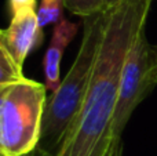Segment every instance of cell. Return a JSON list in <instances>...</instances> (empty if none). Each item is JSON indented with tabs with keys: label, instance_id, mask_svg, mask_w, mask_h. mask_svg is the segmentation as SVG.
Returning <instances> with one entry per match:
<instances>
[{
	"label": "cell",
	"instance_id": "6da1fadb",
	"mask_svg": "<svg viewBox=\"0 0 157 156\" xmlns=\"http://www.w3.org/2000/svg\"><path fill=\"white\" fill-rule=\"evenodd\" d=\"M153 0H121L106 11L95 68L83 109L55 156H112L121 140L112 137V119L125 57L144 29Z\"/></svg>",
	"mask_w": 157,
	"mask_h": 156
},
{
	"label": "cell",
	"instance_id": "7a4b0ae2",
	"mask_svg": "<svg viewBox=\"0 0 157 156\" xmlns=\"http://www.w3.org/2000/svg\"><path fill=\"white\" fill-rule=\"evenodd\" d=\"M106 24V11L84 18L83 39L73 65L47 101L39 148L55 156L87 98Z\"/></svg>",
	"mask_w": 157,
	"mask_h": 156
},
{
	"label": "cell",
	"instance_id": "3957f363",
	"mask_svg": "<svg viewBox=\"0 0 157 156\" xmlns=\"http://www.w3.org/2000/svg\"><path fill=\"white\" fill-rule=\"evenodd\" d=\"M47 90L28 77L0 86V156H25L39 148Z\"/></svg>",
	"mask_w": 157,
	"mask_h": 156
},
{
	"label": "cell",
	"instance_id": "277c9868",
	"mask_svg": "<svg viewBox=\"0 0 157 156\" xmlns=\"http://www.w3.org/2000/svg\"><path fill=\"white\" fill-rule=\"evenodd\" d=\"M153 64V47L149 46L144 28L134 39L123 66L117 104L112 119L110 130L112 137L116 140H121L124 127L130 120L132 112L155 86L152 76Z\"/></svg>",
	"mask_w": 157,
	"mask_h": 156
},
{
	"label": "cell",
	"instance_id": "5b68a950",
	"mask_svg": "<svg viewBox=\"0 0 157 156\" xmlns=\"http://www.w3.org/2000/svg\"><path fill=\"white\" fill-rule=\"evenodd\" d=\"M10 25L0 32V47H4L19 66L41 40L36 0H8Z\"/></svg>",
	"mask_w": 157,
	"mask_h": 156
},
{
	"label": "cell",
	"instance_id": "8992f818",
	"mask_svg": "<svg viewBox=\"0 0 157 156\" xmlns=\"http://www.w3.org/2000/svg\"><path fill=\"white\" fill-rule=\"evenodd\" d=\"M78 30V25L71 22L69 19L62 18L52 30L51 41L44 57V77L46 86L54 93L61 84V60L63 50L75 39Z\"/></svg>",
	"mask_w": 157,
	"mask_h": 156
},
{
	"label": "cell",
	"instance_id": "52a82bcc",
	"mask_svg": "<svg viewBox=\"0 0 157 156\" xmlns=\"http://www.w3.org/2000/svg\"><path fill=\"white\" fill-rule=\"evenodd\" d=\"M24 79L22 66L15 62V60L4 47H0V86L21 82Z\"/></svg>",
	"mask_w": 157,
	"mask_h": 156
},
{
	"label": "cell",
	"instance_id": "ba28073f",
	"mask_svg": "<svg viewBox=\"0 0 157 156\" xmlns=\"http://www.w3.org/2000/svg\"><path fill=\"white\" fill-rule=\"evenodd\" d=\"M65 6L63 0H41L37 8V19L39 25L43 29L51 24L57 25L62 17V7Z\"/></svg>",
	"mask_w": 157,
	"mask_h": 156
},
{
	"label": "cell",
	"instance_id": "9c48e42d",
	"mask_svg": "<svg viewBox=\"0 0 157 156\" xmlns=\"http://www.w3.org/2000/svg\"><path fill=\"white\" fill-rule=\"evenodd\" d=\"M71 13L81 17H90L103 11V0H63Z\"/></svg>",
	"mask_w": 157,
	"mask_h": 156
},
{
	"label": "cell",
	"instance_id": "30bf717a",
	"mask_svg": "<svg viewBox=\"0 0 157 156\" xmlns=\"http://www.w3.org/2000/svg\"><path fill=\"white\" fill-rule=\"evenodd\" d=\"M121 0H103V11H108L110 8H113L114 6H117Z\"/></svg>",
	"mask_w": 157,
	"mask_h": 156
},
{
	"label": "cell",
	"instance_id": "8fae6325",
	"mask_svg": "<svg viewBox=\"0 0 157 156\" xmlns=\"http://www.w3.org/2000/svg\"><path fill=\"white\" fill-rule=\"evenodd\" d=\"M120 154H123V146H121V148H119V149H117V151H116V152H114V154H113V155H112V156H119ZM36 156H52V155L47 154V152H44V151H43V149L37 148V149H36Z\"/></svg>",
	"mask_w": 157,
	"mask_h": 156
},
{
	"label": "cell",
	"instance_id": "7c38bea8",
	"mask_svg": "<svg viewBox=\"0 0 157 156\" xmlns=\"http://www.w3.org/2000/svg\"><path fill=\"white\" fill-rule=\"evenodd\" d=\"M152 76H153V82H155V84H157V66H153Z\"/></svg>",
	"mask_w": 157,
	"mask_h": 156
},
{
	"label": "cell",
	"instance_id": "4fadbf2b",
	"mask_svg": "<svg viewBox=\"0 0 157 156\" xmlns=\"http://www.w3.org/2000/svg\"><path fill=\"white\" fill-rule=\"evenodd\" d=\"M153 55H155V64H153V66H157V47L153 49Z\"/></svg>",
	"mask_w": 157,
	"mask_h": 156
},
{
	"label": "cell",
	"instance_id": "5bb4252c",
	"mask_svg": "<svg viewBox=\"0 0 157 156\" xmlns=\"http://www.w3.org/2000/svg\"><path fill=\"white\" fill-rule=\"evenodd\" d=\"M25 156H36V151L32 152V154H29V155H25Z\"/></svg>",
	"mask_w": 157,
	"mask_h": 156
},
{
	"label": "cell",
	"instance_id": "9a60e30c",
	"mask_svg": "<svg viewBox=\"0 0 157 156\" xmlns=\"http://www.w3.org/2000/svg\"><path fill=\"white\" fill-rule=\"evenodd\" d=\"M119 156H121V154H120V155H119Z\"/></svg>",
	"mask_w": 157,
	"mask_h": 156
}]
</instances>
